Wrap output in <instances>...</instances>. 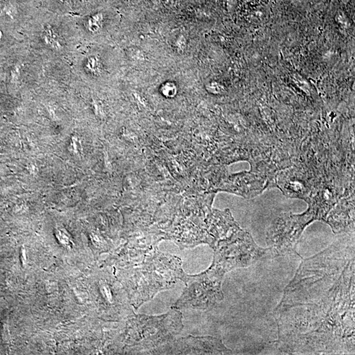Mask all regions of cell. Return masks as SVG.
<instances>
[{
    "mask_svg": "<svg viewBox=\"0 0 355 355\" xmlns=\"http://www.w3.org/2000/svg\"><path fill=\"white\" fill-rule=\"evenodd\" d=\"M274 316L284 354H354V240L304 259Z\"/></svg>",
    "mask_w": 355,
    "mask_h": 355,
    "instance_id": "cell-1",
    "label": "cell"
},
{
    "mask_svg": "<svg viewBox=\"0 0 355 355\" xmlns=\"http://www.w3.org/2000/svg\"><path fill=\"white\" fill-rule=\"evenodd\" d=\"M179 257L159 251L149 252L135 270L136 287L133 297L135 309L153 299L159 292L170 289L178 280H185L187 273Z\"/></svg>",
    "mask_w": 355,
    "mask_h": 355,
    "instance_id": "cell-2",
    "label": "cell"
},
{
    "mask_svg": "<svg viewBox=\"0 0 355 355\" xmlns=\"http://www.w3.org/2000/svg\"><path fill=\"white\" fill-rule=\"evenodd\" d=\"M135 352L147 354L179 335L184 325L180 310L172 307L166 314L158 316L135 315L133 319Z\"/></svg>",
    "mask_w": 355,
    "mask_h": 355,
    "instance_id": "cell-3",
    "label": "cell"
},
{
    "mask_svg": "<svg viewBox=\"0 0 355 355\" xmlns=\"http://www.w3.org/2000/svg\"><path fill=\"white\" fill-rule=\"evenodd\" d=\"M230 355L232 351L224 345L221 339L212 336L187 337L174 339L147 355Z\"/></svg>",
    "mask_w": 355,
    "mask_h": 355,
    "instance_id": "cell-4",
    "label": "cell"
},
{
    "mask_svg": "<svg viewBox=\"0 0 355 355\" xmlns=\"http://www.w3.org/2000/svg\"><path fill=\"white\" fill-rule=\"evenodd\" d=\"M43 42L48 46L49 48L54 49L57 52H60L63 49V45L61 40L58 32L56 28L51 24H47L43 26L42 32Z\"/></svg>",
    "mask_w": 355,
    "mask_h": 355,
    "instance_id": "cell-5",
    "label": "cell"
},
{
    "mask_svg": "<svg viewBox=\"0 0 355 355\" xmlns=\"http://www.w3.org/2000/svg\"><path fill=\"white\" fill-rule=\"evenodd\" d=\"M104 15L102 13H97L92 15L86 22L87 29L91 32H98L103 25Z\"/></svg>",
    "mask_w": 355,
    "mask_h": 355,
    "instance_id": "cell-6",
    "label": "cell"
},
{
    "mask_svg": "<svg viewBox=\"0 0 355 355\" xmlns=\"http://www.w3.org/2000/svg\"><path fill=\"white\" fill-rule=\"evenodd\" d=\"M19 10L18 6L14 3L8 1L1 5L0 8V15L5 18L14 20L18 16Z\"/></svg>",
    "mask_w": 355,
    "mask_h": 355,
    "instance_id": "cell-7",
    "label": "cell"
},
{
    "mask_svg": "<svg viewBox=\"0 0 355 355\" xmlns=\"http://www.w3.org/2000/svg\"><path fill=\"white\" fill-rule=\"evenodd\" d=\"M86 69L93 74L98 73L100 71V62L98 58L95 56H90L87 58L85 63Z\"/></svg>",
    "mask_w": 355,
    "mask_h": 355,
    "instance_id": "cell-8",
    "label": "cell"
},
{
    "mask_svg": "<svg viewBox=\"0 0 355 355\" xmlns=\"http://www.w3.org/2000/svg\"><path fill=\"white\" fill-rule=\"evenodd\" d=\"M22 66H23V64L20 62L17 63L16 64L13 66L10 72V81L11 83H18L20 81Z\"/></svg>",
    "mask_w": 355,
    "mask_h": 355,
    "instance_id": "cell-9",
    "label": "cell"
},
{
    "mask_svg": "<svg viewBox=\"0 0 355 355\" xmlns=\"http://www.w3.org/2000/svg\"><path fill=\"white\" fill-rule=\"evenodd\" d=\"M3 37V33L2 32V30H0V42H1V41H2Z\"/></svg>",
    "mask_w": 355,
    "mask_h": 355,
    "instance_id": "cell-10",
    "label": "cell"
},
{
    "mask_svg": "<svg viewBox=\"0 0 355 355\" xmlns=\"http://www.w3.org/2000/svg\"><path fill=\"white\" fill-rule=\"evenodd\" d=\"M60 1H61V2L65 3V2H68V1H69L70 0H60Z\"/></svg>",
    "mask_w": 355,
    "mask_h": 355,
    "instance_id": "cell-11",
    "label": "cell"
}]
</instances>
